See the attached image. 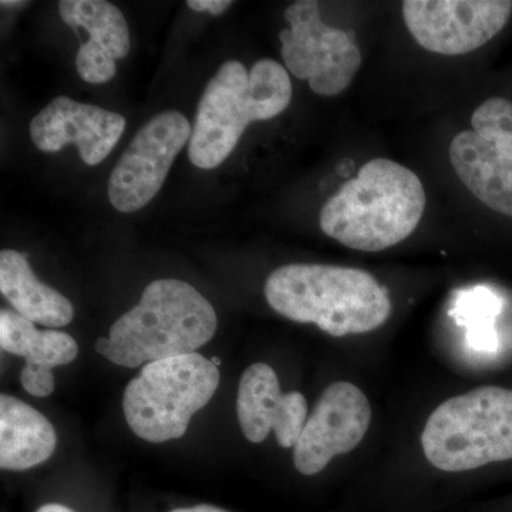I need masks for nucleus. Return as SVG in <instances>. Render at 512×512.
<instances>
[{
  "mask_svg": "<svg viewBox=\"0 0 512 512\" xmlns=\"http://www.w3.org/2000/svg\"><path fill=\"white\" fill-rule=\"evenodd\" d=\"M426 191L410 168L375 158L343 184L320 212V228L350 249L379 252L400 244L417 228Z\"/></svg>",
  "mask_w": 512,
  "mask_h": 512,
  "instance_id": "f257e3e1",
  "label": "nucleus"
},
{
  "mask_svg": "<svg viewBox=\"0 0 512 512\" xmlns=\"http://www.w3.org/2000/svg\"><path fill=\"white\" fill-rule=\"evenodd\" d=\"M265 298L284 318L313 323L333 338L372 332L392 313L389 292L375 276L345 266H281L266 279Z\"/></svg>",
  "mask_w": 512,
  "mask_h": 512,
  "instance_id": "f03ea898",
  "label": "nucleus"
},
{
  "mask_svg": "<svg viewBox=\"0 0 512 512\" xmlns=\"http://www.w3.org/2000/svg\"><path fill=\"white\" fill-rule=\"evenodd\" d=\"M218 319L211 302L178 279H158L141 301L111 326L109 338L96 342L97 353L114 365L143 366L197 353L210 342Z\"/></svg>",
  "mask_w": 512,
  "mask_h": 512,
  "instance_id": "7ed1b4c3",
  "label": "nucleus"
},
{
  "mask_svg": "<svg viewBox=\"0 0 512 512\" xmlns=\"http://www.w3.org/2000/svg\"><path fill=\"white\" fill-rule=\"evenodd\" d=\"M291 77L281 63L258 60L251 72L238 60L222 64L202 93L188 156L201 170L224 163L254 121L274 119L291 104Z\"/></svg>",
  "mask_w": 512,
  "mask_h": 512,
  "instance_id": "20e7f679",
  "label": "nucleus"
},
{
  "mask_svg": "<svg viewBox=\"0 0 512 512\" xmlns=\"http://www.w3.org/2000/svg\"><path fill=\"white\" fill-rule=\"evenodd\" d=\"M421 446L429 463L448 473L512 460V390L483 386L441 403Z\"/></svg>",
  "mask_w": 512,
  "mask_h": 512,
  "instance_id": "39448f33",
  "label": "nucleus"
},
{
  "mask_svg": "<svg viewBox=\"0 0 512 512\" xmlns=\"http://www.w3.org/2000/svg\"><path fill=\"white\" fill-rule=\"evenodd\" d=\"M218 384L220 370L200 353L148 363L124 392L128 427L150 443L180 439L191 417L217 392Z\"/></svg>",
  "mask_w": 512,
  "mask_h": 512,
  "instance_id": "423d86ee",
  "label": "nucleus"
},
{
  "mask_svg": "<svg viewBox=\"0 0 512 512\" xmlns=\"http://www.w3.org/2000/svg\"><path fill=\"white\" fill-rule=\"evenodd\" d=\"M289 29L279 33L282 59L289 72L308 80L319 96L345 92L362 66L352 32L330 28L320 18L319 3L299 0L285 10Z\"/></svg>",
  "mask_w": 512,
  "mask_h": 512,
  "instance_id": "0eeeda50",
  "label": "nucleus"
},
{
  "mask_svg": "<svg viewBox=\"0 0 512 512\" xmlns=\"http://www.w3.org/2000/svg\"><path fill=\"white\" fill-rule=\"evenodd\" d=\"M191 134L190 121L180 111H164L148 121L111 171L107 190L111 205L130 214L154 200Z\"/></svg>",
  "mask_w": 512,
  "mask_h": 512,
  "instance_id": "6e6552de",
  "label": "nucleus"
},
{
  "mask_svg": "<svg viewBox=\"0 0 512 512\" xmlns=\"http://www.w3.org/2000/svg\"><path fill=\"white\" fill-rule=\"evenodd\" d=\"M508 0H407L403 16L416 42L444 56L480 49L507 25Z\"/></svg>",
  "mask_w": 512,
  "mask_h": 512,
  "instance_id": "1a4fd4ad",
  "label": "nucleus"
},
{
  "mask_svg": "<svg viewBox=\"0 0 512 512\" xmlns=\"http://www.w3.org/2000/svg\"><path fill=\"white\" fill-rule=\"evenodd\" d=\"M370 421L372 407L359 387L349 382L330 384L293 447L296 470L303 476H315L333 457L355 450L366 436Z\"/></svg>",
  "mask_w": 512,
  "mask_h": 512,
  "instance_id": "9d476101",
  "label": "nucleus"
},
{
  "mask_svg": "<svg viewBox=\"0 0 512 512\" xmlns=\"http://www.w3.org/2000/svg\"><path fill=\"white\" fill-rule=\"evenodd\" d=\"M126 130V119L114 111L59 96L30 121L29 133L35 146L57 153L74 144L87 165L106 160Z\"/></svg>",
  "mask_w": 512,
  "mask_h": 512,
  "instance_id": "9b49d317",
  "label": "nucleus"
},
{
  "mask_svg": "<svg viewBox=\"0 0 512 512\" xmlns=\"http://www.w3.org/2000/svg\"><path fill=\"white\" fill-rule=\"evenodd\" d=\"M237 414L242 433L251 443H262L275 431L279 446L292 448L308 420V402L302 393H282L275 370L266 363H254L239 382Z\"/></svg>",
  "mask_w": 512,
  "mask_h": 512,
  "instance_id": "f8f14e48",
  "label": "nucleus"
},
{
  "mask_svg": "<svg viewBox=\"0 0 512 512\" xmlns=\"http://www.w3.org/2000/svg\"><path fill=\"white\" fill-rule=\"evenodd\" d=\"M59 13L70 28H83L90 36L77 52V73L90 84L110 82L117 60L130 52V30L123 13L106 0H62Z\"/></svg>",
  "mask_w": 512,
  "mask_h": 512,
  "instance_id": "ddd939ff",
  "label": "nucleus"
},
{
  "mask_svg": "<svg viewBox=\"0 0 512 512\" xmlns=\"http://www.w3.org/2000/svg\"><path fill=\"white\" fill-rule=\"evenodd\" d=\"M0 346L5 352L25 357L20 383L26 392L36 397L53 393V367L69 365L79 353L72 336L59 330H39L35 323L9 309L0 312Z\"/></svg>",
  "mask_w": 512,
  "mask_h": 512,
  "instance_id": "4468645a",
  "label": "nucleus"
},
{
  "mask_svg": "<svg viewBox=\"0 0 512 512\" xmlns=\"http://www.w3.org/2000/svg\"><path fill=\"white\" fill-rule=\"evenodd\" d=\"M461 183L491 210L512 218V160L476 131H461L450 144Z\"/></svg>",
  "mask_w": 512,
  "mask_h": 512,
  "instance_id": "2eb2a0df",
  "label": "nucleus"
},
{
  "mask_svg": "<svg viewBox=\"0 0 512 512\" xmlns=\"http://www.w3.org/2000/svg\"><path fill=\"white\" fill-rule=\"evenodd\" d=\"M0 292L23 318L47 328L72 322V302L36 278L28 255L13 249L0 252Z\"/></svg>",
  "mask_w": 512,
  "mask_h": 512,
  "instance_id": "dca6fc26",
  "label": "nucleus"
},
{
  "mask_svg": "<svg viewBox=\"0 0 512 512\" xmlns=\"http://www.w3.org/2000/svg\"><path fill=\"white\" fill-rule=\"evenodd\" d=\"M56 448L50 421L16 397H0V467L23 471L45 463Z\"/></svg>",
  "mask_w": 512,
  "mask_h": 512,
  "instance_id": "f3484780",
  "label": "nucleus"
},
{
  "mask_svg": "<svg viewBox=\"0 0 512 512\" xmlns=\"http://www.w3.org/2000/svg\"><path fill=\"white\" fill-rule=\"evenodd\" d=\"M474 131L512 160V101L491 97L474 111Z\"/></svg>",
  "mask_w": 512,
  "mask_h": 512,
  "instance_id": "a211bd4d",
  "label": "nucleus"
},
{
  "mask_svg": "<svg viewBox=\"0 0 512 512\" xmlns=\"http://www.w3.org/2000/svg\"><path fill=\"white\" fill-rule=\"evenodd\" d=\"M188 8L195 12H210L211 15H221L232 6L231 0H188Z\"/></svg>",
  "mask_w": 512,
  "mask_h": 512,
  "instance_id": "6ab92c4d",
  "label": "nucleus"
},
{
  "mask_svg": "<svg viewBox=\"0 0 512 512\" xmlns=\"http://www.w3.org/2000/svg\"><path fill=\"white\" fill-rule=\"evenodd\" d=\"M170 512H229L222 510V508L214 507V505H194V507L177 508Z\"/></svg>",
  "mask_w": 512,
  "mask_h": 512,
  "instance_id": "aec40b11",
  "label": "nucleus"
},
{
  "mask_svg": "<svg viewBox=\"0 0 512 512\" xmlns=\"http://www.w3.org/2000/svg\"><path fill=\"white\" fill-rule=\"evenodd\" d=\"M36 512H74L73 510H70L69 507H66V505L63 504H45L42 505V507L39 508Z\"/></svg>",
  "mask_w": 512,
  "mask_h": 512,
  "instance_id": "412c9836",
  "label": "nucleus"
},
{
  "mask_svg": "<svg viewBox=\"0 0 512 512\" xmlns=\"http://www.w3.org/2000/svg\"><path fill=\"white\" fill-rule=\"evenodd\" d=\"M0 5H2L3 8H25V6H28V2H20V0H2Z\"/></svg>",
  "mask_w": 512,
  "mask_h": 512,
  "instance_id": "4be33fe9",
  "label": "nucleus"
},
{
  "mask_svg": "<svg viewBox=\"0 0 512 512\" xmlns=\"http://www.w3.org/2000/svg\"><path fill=\"white\" fill-rule=\"evenodd\" d=\"M211 362L217 367L221 365V360L218 357H212Z\"/></svg>",
  "mask_w": 512,
  "mask_h": 512,
  "instance_id": "5701e85b",
  "label": "nucleus"
}]
</instances>
